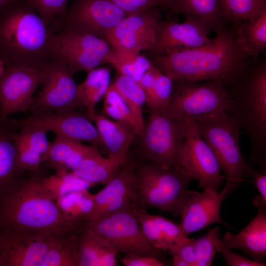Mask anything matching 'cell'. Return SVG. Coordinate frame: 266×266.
Listing matches in <instances>:
<instances>
[{
  "mask_svg": "<svg viewBox=\"0 0 266 266\" xmlns=\"http://www.w3.org/2000/svg\"><path fill=\"white\" fill-rule=\"evenodd\" d=\"M78 233L61 237L48 251L41 266H79Z\"/></svg>",
  "mask_w": 266,
  "mask_h": 266,
  "instance_id": "32",
  "label": "cell"
},
{
  "mask_svg": "<svg viewBox=\"0 0 266 266\" xmlns=\"http://www.w3.org/2000/svg\"><path fill=\"white\" fill-rule=\"evenodd\" d=\"M174 266H197L194 238H189L174 249L169 251Z\"/></svg>",
  "mask_w": 266,
  "mask_h": 266,
  "instance_id": "42",
  "label": "cell"
},
{
  "mask_svg": "<svg viewBox=\"0 0 266 266\" xmlns=\"http://www.w3.org/2000/svg\"><path fill=\"white\" fill-rule=\"evenodd\" d=\"M210 32L200 24L185 19L183 23L160 20L157 29L156 42L147 51L153 57L167 50L197 47L210 42Z\"/></svg>",
  "mask_w": 266,
  "mask_h": 266,
  "instance_id": "20",
  "label": "cell"
},
{
  "mask_svg": "<svg viewBox=\"0 0 266 266\" xmlns=\"http://www.w3.org/2000/svg\"><path fill=\"white\" fill-rule=\"evenodd\" d=\"M12 119L17 129L16 137L39 153L42 156L44 161L51 143L47 138V132L38 126L20 123L15 119Z\"/></svg>",
  "mask_w": 266,
  "mask_h": 266,
  "instance_id": "36",
  "label": "cell"
},
{
  "mask_svg": "<svg viewBox=\"0 0 266 266\" xmlns=\"http://www.w3.org/2000/svg\"><path fill=\"white\" fill-rule=\"evenodd\" d=\"M12 118H0V198L26 177L17 156Z\"/></svg>",
  "mask_w": 266,
  "mask_h": 266,
  "instance_id": "22",
  "label": "cell"
},
{
  "mask_svg": "<svg viewBox=\"0 0 266 266\" xmlns=\"http://www.w3.org/2000/svg\"><path fill=\"white\" fill-rule=\"evenodd\" d=\"M44 69L5 66L0 77V118L28 111Z\"/></svg>",
  "mask_w": 266,
  "mask_h": 266,
  "instance_id": "16",
  "label": "cell"
},
{
  "mask_svg": "<svg viewBox=\"0 0 266 266\" xmlns=\"http://www.w3.org/2000/svg\"><path fill=\"white\" fill-rule=\"evenodd\" d=\"M171 11L183 15L210 32L226 27L221 0H173Z\"/></svg>",
  "mask_w": 266,
  "mask_h": 266,
  "instance_id": "26",
  "label": "cell"
},
{
  "mask_svg": "<svg viewBox=\"0 0 266 266\" xmlns=\"http://www.w3.org/2000/svg\"><path fill=\"white\" fill-rule=\"evenodd\" d=\"M227 197L225 188L219 192L209 189H204L201 193L194 191L180 215V226L184 234L189 237L214 223L229 227L220 214L221 204Z\"/></svg>",
  "mask_w": 266,
  "mask_h": 266,
  "instance_id": "19",
  "label": "cell"
},
{
  "mask_svg": "<svg viewBox=\"0 0 266 266\" xmlns=\"http://www.w3.org/2000/svg\"><path fill=\"white\" fill-rule=\"evenodd\" d=\"M53 33L26 0L12 1L0 9V60L5 66L43 69L52 60Z\"/></svg>",
  "mask_w": 266,
  "mask_h": 266,
  "instance_id": "3",
  "label": "cell"
},
{
  "mask_svg": "<svg viewBox=\"0 0 266 266\" xmlns=\"http://www.w3.org/2000/svg\"><path fill=\"white\" fill-rule=\"evenodd\" d=\"M115 54L117 60L112 66L118 73L129 76L137 82L152 65L151 61L141 53Z\"/></svg>",
  "mask_w": 266,
  "mask_h": 266,
  "instance_id": "35",
  "label": "cell"
},
{
  "mask_svg": "<svg viewBox=\"0 0 266 266\" xmlns=\"http://www.w3.org/2000/svg\"><path fill=\"white\" fill-rule=\"evenodd\" d=\"M122 263L126 266H163L167 265L164 262L146 256L124 255Z\"/></svg>",
  "mask_w": 266,
  "mask_h": 266,
  "instance_id": "44",
  "label": "cell"
},
{
  "mask_svg": "<svg viewBox=\"0 0 266 266\" xmlns=\"http://www.w3.org/2000/svg\"><path fill=\"white\" fill-rule=\"evenodd\" d=\"M225 20L237 26L266 7V0H221Z\"/></svg>",
  "mask_w": 266,
  "mask_h": 266,
  "instance_id": "34",
  "label": "cell"
},
{
  "mask_svg": "<svg viewBox=\"0 0 266 266\" xmlns=\"http://www.w3.org/2000/svg\"><path fill=\"white\" fill-rule=\"evenodd\" d=\"M85 226L106 239L118 254L149 256L165 263V251L148 240L133 211L111 213L87 222Z\"/></svg>",
  "mask_w": 266,
  "mask_h": 266,
  "instance_id": "10",
  "label": "cell"
},
{
  "mask_svg": "<svg viewBox=\"0 0 266 266\" xmlns=\"http://www.w3.org/2000/svg\"><path fill=\"white\" fill-rule=\"evenodd\" d=\"M250 179V181L255 185L259 191V195L266 201V172L254 170Z\"/></svg>",
  "mask_w": 266,
  "mask_h": 266,
  "instance_id": "45",
  "label": "cell"
},
{
  "mask_svg": "<svg viewBox=\"0 0 266 266\" xmlns=\"http://www.w3.org/2000/svg\"><path fill=\"white\" fill-rule=\"evenodd\" d=\"M235 42L253 61L266 48V7L251 19L235 26Z\"/></svg>",
  "mask_w": 266,
  "mask_h": 266,
  "instance_id": "28",
  "label": "cell"
},
{
  "mask_svg": "<svg viewBox=\"0 0 266 266\" xmlns=\"http://www.w3.org/2000/svg\"><path fill=\"white\" fill-rule=\"evenodd\" d=\"M127 16L140 13L150 8L162 7L170 10L173 0H111Z\"/></svg>",
  "mask_w": 266,
  "mask_h": 266,
  "instance_id": "41",
  "label": "cell"
},
{
  "mask_svg": "<svg viewBox=\"0 0 266 266\" xmlns=\"http://www.w3.org/2000/svg\"><path fill=\"white\" fill-rule=\"evenodd\" d=\"M202 46L176 48L152 57V64L173 80L213 81L228 87L233 83L252 59L235 42L234 32L227 27Z\"/></svg>",
  "mask_w": 266,
  "mask_h": 266,
  "instance_id": "1",
  "label": "cell"
},
{
  "mask_svg": "<svg viewBox=\"0 0 266 266\" xmlns=\"http://www.w3.org/2000/svg\"><path fill=\"white\" fill-rule=\"evenodd\" d=\"M16 133L14 140L17 148L18 160L21 168L24 171L31 173L40 171L43 165L42 156L18 139L16 136Z\"/></svg>",
  "mask_w": 266,
  "mask_h": 266,
  "instance_id": "40",
  "label": "cell"
},
{
  "mask_svg": "<svg viewBox=\"0 0 266 266\" xmlns=\"http://www.w3.org/2000/svg\"><path fill=\"white\" fill-rule=\"evenodd\" d=\"M140 207L156 208L180 216L194 192L188 189L193 179L184 168H167L133 157Z\"/></svg>",
  "mask_w": 266,
  "mask_h": 266,
  "instance_id": "6",
  "label": "cell"
},
{
  "mask_svg": "<svg viewBox=\"0 0 266 266\" xmlns=\"http://www.w3.org/2000/svg\"><path fill=\"white\" fill-rule=\"evenodd\" d=\"M15 120L20 123L38 126L47 133L53 132L56 135L87 142L99 150L105 151L96 127L85 111L33 113Z\"/></svg>",
  "mask_w": 266,
  "mask_h": 266,
  "instance_id": "18",
  "label": "cell"
},
{
  "mask_svg": "<svg viewBox=\"0 0 266 266\" xmlns=\"http://www.w3.org/2000/svg\"><path fill=\"white\" fill-rule=\"evenodd\" d=\"M252 203L258 209L256 216L237 234L226 233L222 241L228 249L241 250L252 260L263 263L266 256V202L257 195Z\"/></svg>",
  "mask_w": 266,
  "mask_h": 266,
  "instance_id": "21",
  "label": "cell"
},
{
  "mask_svg": "<svg viewBox=\"0 0 266 266\" xmlns=\"http://www.w3.org/2000/svg\"><path fill=\"white\" fill-rule=\"evenodd\" d=\"M16 0H0V9L6 5Z\"/></svg>",
  "mask_w": 266,
  "mask_h": 266,
  "instance_id": "46",
  "label": "cell"
},
{
  "mask_svg": "<svg viewBox=\"0 0 266 266\" xmlns=\"http://www.w3.org/2000/svg\"><path fill=\"white\" fill-rule=\"evenodd\" d=\"M139 138L137 158L167 168H181L183 120L163 111H150Z\"/></svg>",
  "mask_w": 266,
  "mask_h": 266,
  "instance_id": "7",
  "label": "cell"
},
{
  "mask_svg": "<svg viewBox=\"0 0 266 266\" xmlns=\"http://www.w3.org/2000/svg\"><path fill=\"white\" fill-rule=\"evenodd\" d=\"M217 252L224 257L227 266H265L266 263H259L233 252L223 243L222 239L218 238L216 244Z\"/></svg>",
  "mask_w": 266,
  "mask_h": 266,
  "instance_id": "43",
  "label": "cell"
},
{
  "mask_svg": "<svg viewBox=\"0 0 266 266\" xmlns=\"http://www.w3.org/2000/svg\"><path fill=\"white\" fill-rule=\"evenodd\" d=\"M157 7L125 17L106 35L105 40L116 53H140L155 45L158 23Z\"/></svg>",
  "mask_w": 266,
  "mask_h": 266,
  "instance_id": "15",
  "label": "cell"
},
{
  "mask_svg": "<svg viewBox=\"0 0 266 266\" xmlns=\"http://www.w3.org/2000/svg\"><path fill=\"white\" fill-rule=\"evenodd\" d=\"M173 89V80L157 68L151 98L147 104L150 112L165 111L170 102Z\"/></svg>",
  "mask_w": 266,
  "mask_h": 266,
  "instance_id": "37",
  "label": "cell"
},
{
  "mask_svg": "<svg viewBox=\"0 0 266 266\" xmlns=\"http://www.w3.org/2000/svg\"><path fill=\"white\" fill-rule=\"evenodd\" d=\"M36 10L45 24L51 26L66 10L69 0H26Z\"/></svg>",
  "mask_w": 266,
  "mask_h": 266,
  "instance_id": "39",
  "label": "cell"
},
{
  "mask_svg": "<svg viewBox=\"0 0 266 266\" xmlns=\"http://www.w3.org/2000/svg\"><path fill=\"white\" fill-rule=\"evenodd\" d=\"M103 99L102 114L128 126L137 137L141 135V131L129 107L116 91L109 86Z\"/></svg>",
  "mask_w": 266,
  "mask_h": 266,
  "instance_id": "33",
  "label": "cell"
},
{
  "mask_svg": "<svg viewBox=\"0 0 266 266\" xmlns=\"http://www.w3.org/2000/svg\"><path fill=\"white\" fill-rule=\"evenodd\" d=\"M256 61H252L228 87L231 104L227 112L250 138L249 165L257 166L261 172H266V62Z\"/></svg>",
  "mask_w": 266,
  "mask_h": 266,
  "instance_id": "4",
  "label": "cell"
},
{
  "mask_svg": "<svg viewBox=\"0 0 266 266\" xmlns=\"http://www.w3.org/2000/svg\"><path fill=\"white\" fill-rule=\"evenodd\" d=\"M41 173H31L0 198V230L58 236L79 233L83 226L66 215Z\"/></svg>",
  "mask_w": 266,
  "mask_h": 266,
  "instance_id": "2",
  "label": "cell"
},
{
  "mask_svg": "<svg viewBox=\"0 0 266 266\" xmlns=\"http://www.w3.org/2000/svg\"><path fill=\"white\" fill-rule=\"evenodd\" d=\"M99 150L81 141L56 135L50 146L43 165L55 172L69 171L80 161Z\"/></svg>",
  "mask_w": 266,
  "mask_h": 266,
  "instance_id": "25",
  "label": "cell"
},
{
  "mask_svg": "<svg viewBox=\"0 0 266 266\" xmlns=\"http://www.w3.org/2000/svg\"><path fill=\"white\" fill-rule=\"evenodd\" d=\"M126 15L111 0H72L53 22V33L70 30L105 40Z\"/></svg>",
  "mask_w": 266,
  "mask_h": 266,
  "instance_id": "11",
  "label": "cell"
},
{
  "mask_svg": "<svg viewBox=\"0 0 266 266\" xmlns=\"http://www.w3.org/2000/svg\"><path fill=\"white\" fill-rule=\"evenodd\" d=\"M220 230L216 226L208 230L203 236L194 239L197 266H210L212 265L216 253V244L219 238Z\"/></svg>",
  "mask_w": 266,
  "mask_h": 266,
  "instance_id": "38",
  "label": "cell"
},
{
  "mask_svg": "<svg viewBox=\"0 0 266 266\" xmlns=\"http://www.w3.org/2000/svg\"><path fill=\"white\" fill-rule=\"evenodd\" d=\"M231 104L229 89L222 83L173 80L171 98L165 112L177 119H193L221 111L227 112Z\"/></svg>",
  "mask_w": 266,
  "mask_h": 266,
  "instance_id": "9",
  "label": "cell"
},
{
  "mask_svg": "<svg viewBox=\"0 0 266 266\" xmlns=\"http://www.w3.org/2000/svg\"><path fill=\"white\" fill-rule=\"evenodd\" d=\"M49 52L52 60L66 65L74 74L105 64L114 65V51L103 38L70 30L51 35Z\"/></svg>",
  "mask_w": 266,
  "mask_h": 266,
  "instance_id": "8",
  "label": "cell"
},
{
  "mask_svg": "<svg viewBox=\"0 0 266 266\" xmlns=\"http://www.w3.org/2000/svg\"><path fill=\"white\" fill-rule=\"evenodd\" d=\"M224 173L227 197L250 178L254 169L243 157L240 147L241 129L227 111L193 119Z\"/></svg>",
  "mask_w": 266,
  "mask_h": 266,
  "instance_id": "5",
  "label": "cell"
},
{
  "mask_svg": "<svg viewBox=\"0 0 266 266\" xmlns=\"http://www.w3.org/2000/svg\"><path fill=\"white\" fill-rule=\"evenodd\" d=\"M121 166L114 159L103 157L100 151L88 156L75 165L71 172L90 184H106L118 173Z\"/></svg>",
  "mask_w": 266,
  "mask_h": 266,
  "instance_id": "30",
  "label": "cell"
},
{
  "mask_svg": "<svg viewBox=\"0 0 266 266\" xmlns=\"http://www.w3.org/2000/svg\"><path fill=\"white\" fill-rule=\"evenodd\" d=\"M185 142L180 157V166L203 189L218 191L225 180L211 148L191 118L183 119Z\"/></svg>",
  "mask_w": 266,
  "mask_h": 266,
  "instance_id": "13",
  "label": "cell"
},
{
  "mask_svg": "<svg viewBox=\"0 0 266 266\" xmlns=\"http://www.w3.org/2000/svg\"><path fill=\"white\" fill-rule=\"evenodd\" d=\"M99 192L92 194V204L85 217L89 222L98 218L140 207L136 189L134 162L130 154L116 175Z\"/></svg>",
  "mask_w": 266,
  "mask_h": 266,
  "instance_id": "14",
  "label": "cell"
},
{
  "mask_svg": "<svg viewBox=\"0 0 266 266\" xmlns=\"http://www.w3.org/2000/svg\"><path fill=\"white\" fill-rule=\"evenodd\" d=\"M109 86L117 92L128 106L142 133L145 123L143 106L146 103V98L138 83L129 76L118 73Z\"/></svg>",
  "mask_w": 266,
  "mask_h": 266,
  "instance_id": "31",
  "label": "cell"
},
{
  "mask_svg": "<svg viewBox=\"0 0 266 266\" xmlns=\"http://www.w3.org/2000/svg\"><path fill=\"white\" fill-rule=\"evenodd\" d=\"M62 237L0 230V266H41Z\"/></svg>",
  "mask_w": 266,
  "mask_h": 266,
  "instance_id": "17",
  "label": "cell"
},
{
  "mask_svg": "<svg viewBox=\"0 0 266 266\" xmlns=\"http://www.w3.org/2000/svg\"><path fill=\"white\" fill-rule=\"evenodd\" d=\"M79 266H116L118 253L108 241L85 225L77 234Z\"/></svg>",
  "mask_w": 266,
  "mask_h": 266,
  "instance_id": "27",
  "label": "cell"
},
{
  "mask_svg": "<svg viewBox=\"0 0 266 266\" xmlns=\"http://www.w3.org/2000/svg\"><path fill=\"white\" fill-rule=\"evenodd\" d=\"M95 123L108 157L122 166L128 159L130 147L137 135L126 125L96 113Z\"/></svg>",
  "mask_w": 266,
  "mask_h": 266,
  "instance_id": "24",
  "label": "cell"
},
{
  "mask_svg": "<svg viewBox=\"0 0 266 266\" xmlns=\"http://www.w3.org/2000/svg\"><path fill=\"white\" fill-rule=\"evenodd\" d=\"M133 212L148 240L159 249L172 250L189 238L184 234L180 224L150 214L143 208H136Z\"/></svg>",
  "mask_w": 266,
  "mask_h": 266,
  "instance_id": "23",
  "label": "cell"
},
{
  "mask_svg": "<svg viewBox=\"0 0 266 266\" xmlns=\"http://www.w3.org/2000/svg\"><path fill=\"white\" fill-rule=\"evenodd\" d=\"M107 67H98L88 71L85 79L77 85L78 98L87 116L92 121L97 103L103 98L110 82Z\"/></svg>",
  "mask_w": 266,
  "mask_h": 266,
  "instance_id": "29",
  "label": "cell"
},
{
  "mask_svg": "<svg viewBox=\"0 0 266 266\" xmlns=\"http://www.w3.org/2000/svg\"><path fill=\"white\" fill-rule=\"evenodd\" d=\"M74 75L66 65L52 60L44 69L41 89L33 98L28 112L46 113L83 109L77 96Z\"/></svg>",
  "mask_w": 266,
  "mask_h": 266,
  "instance_id": "12",
  "label": "cell"
},
{
  "mask_svg": "<svg viewBox=\"0 0 266 266\" xmlns=\"http://www.w3.org/2000/svg\"><path fill=\"white\" fill-rule=\"evenodd\" d=\"M5 66L3 63L0 60V77L4 69Z\"/></svg>",
  "mask_w": 266,
  "mask_h": 266,
  "instance_id": "47",
  "label": "cell"
}]
</instances>
